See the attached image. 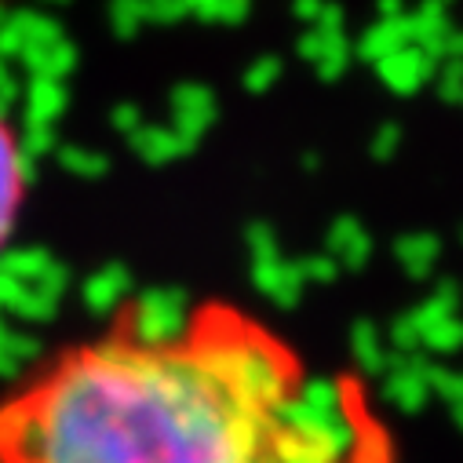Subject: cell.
<instances>
[{
	"mask_svg": "<svg viewBox=\"0 0 463 463\" xmlns=\"http://www.w3.org/2000/svg\"><path fill=\"white\" fill-rule=\"evenodd\" d=\"M354 373L317 369L270 317L197 299L121 307L0 387V463H398Z\"/></svg>",
	"mask_w": 463,
	"mask_h": 463,
	"instance_id": "cell-1",
	"label": "cell"
},
{
	"mask_svg": "<svg viewBox=\"0 0 463 463\" xmlns=\"http://www.w3.org/2000/svg\"><path fill=\"white\" fill-rule=\"evenodd\" d=\"M30 150L19 132V125L8 118V109H0V256L15 241L26 204H30Z\"/></svg>",
	"mask_w": 463,
	"mask_h": 463,
	"instance_id": "cell-2",
	"label": "cell"
}]
</instances>
